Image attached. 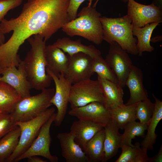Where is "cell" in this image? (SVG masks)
Returning a JSON list of instances; mask_svg holds the SVG:
<instances>
[{
    "label": "cell",
    "mask_w": 162,
    "mask_h": 162,
    "mask_svg": "<svg viewBox=\"0 0 162 162\" xmlns=\"http://www.w3.org/2000/svg\"><path fill=\"white\" fill-rule=\"evenodd\" d=\"M70 0H27L19 16L3 19L0 28L4 34L12 31L8 40L0 46V65L17 67L21 61L18 52L30 37L39 34L46 41L70 21Z\"/></svg>",
    "instance_id": "obj_1"
},
{
    "label": "cell",
    "mask_w": 162,
    "mask_h": 162,
    "mask_svg": "<svg viewBox=\"0 0 162 162\" xmlns=\"http://www.w3.org/2000/svg\"><path fill=\"white\" fill-rule=\"evenodd\" d=\"M27 40L31 48L23 60L27 79L32 88L42 90L50 87L52 80L46 71V41L39 34Z\"/></svg>",
    "instance_id": "obj_2"
},
{
    "label": "cell",
    "mask_w": 162,
    "mask_h": 162,
    "mask_svg": "<svg viewBox=\"0 0 162 162\" xmlns=\"http://www.w3.org/2000/svg\"><path fill=\"white\" fill-rule=\"evenodd\" d=\"M101 16L95 8L87 6L82 8L76 18L66 23L62 30L69 36H80L99 45L103 40Z\"/></svg>",
    "instance_id": "obj_3"
},
{
    "label": "cell",
    "mask_w": 162,
    "mask_h": 162,
    "mask_svg": "<svg viewBox=\"0 0 162 162\" xmlns=\"http://www.w3.org/2000/svg\"><path fill=\"white\" fill-rule=\"evenodd\" d=\"M100 20L103 28V40L110 44L116 42L128 53L138 55L137 40L133 35V26L127 14L114 18L101 16Z\"/></svg>",
    "instance_id": "obj_4"
},
{
    "label": "cell",
    "mask_w": 162,
    "mask_h": 162,
    "mask_svg": "<svg viewBox=\"0 0 162 162\" xmlns=\"http://www.w3.org/2000/svg\"><path fill=\"white\" fill-rule=\"evenodd\" d=\"M55 92L54 88H45L36 95L22 98L16 104L10 113L16 122L32 119L52 104L51 100Z\"/></svg>",
    "instance_id": "obj_5"
},
{
    "label": "cell",
    "mask_w": 162,
    "mask_h": 162,
    "mask_svg": "<svg viewBox=\"0 0 162 162\" xmlns=\"http://www.w3.org/2000/svg\"><path fill=\"white\" fill-rule=\"evenodd\" d=\"M54 108H48L35 118L23 122H16L20 129L18 145L6 162H13L30 146L37 136L42 125L55 113Z\"/></svg>",
    "instance_id": "obj_6"
},
{
    "label": "cell",
    "mask_w": 162,
    "mask_h": 162,
    "mask_svg": "<svg viewBox=\"0 0 162 162\" xmlns=\"http://www.w3.org/2000/svg\"><path fill=\"white\" fill-rule=\"evenodd\" d=\"M95 101L105 104L103 94L98 80L89 79L72 85L69 100L71 108Z\"/></svg>",
    "instance_id": "obj_7"
},
{
    "label": "cell",
    "mask_w": 162,
    "mask_h": 162,
    "mask_svg": "<svg viewBox=\"0 0 162 162\" xmlns=\"http://www.w3.org/2000/svg\"><path fill=\"white\" fill-rule=\"evenodd\" d=\"M56 115V113L55 112L42 125L37 136L30 146L14 162H18L34 156L43 157L51 162L58 161V157L52 155L50 151L51 141L50 128L54 121Z\"/></svg>",
    "instance_id": "obj_8"
},
{
    "label": "cell",
    "mask_w": 162,
    "mask_h": 162,
    "mask_svg": "<svg viewBox=\"0 0 162 162\" xmlns=\"http://www.w3.org/2000/svg\"><path fill=\"white\" fill-rule=\"evenodd\" d=\"M46 71L51 77L55 85V93L51 102L57 109L54 122L55 125L58 126L62 123L67 112L72 84L63 73L60 74L58 77L46 68Z\"/></svg>",
    "instance_id": "obj_9"
},
{
    "label": "cell",
    "mask_w": 162,
    "mask_h": 162,
    "mask_svg": "<svg viewBox=\"0 0 162 162\" xmlns=\"http://www.w3.org/2000/svg\"><path fill=\"white\" fill-rule=\"evenodd\" d=\"M105 60L116 74L119 85L122 88L124 87L133 65L128 53L114 42L110 44Z\"/></svg>",
    "instance_id": "obj_10"
},
{
    "label": "cell",
    "mask_w": 162,
    "mask_h": 162,
    "mask_svg": "<svg viewBox=\"0 0 162 162\" xmlns=\"http://www.w3.org/2000/svg\"><path fill=\"white\" fill-rule=\"evenodd\" d=\"M128 2L127 14L133 26L142 27L148 24L162 22V9L153 3L146 5L134 0H129Z\"/></svg>",
    "instance_id": "obj_11"
},
{
    "label": "cell",
    "mask_w": 162,
    "mask_h": 162,
    "mask_svg": "<svg viewBox=\"0 0 162 162\" xmlns=\"http://www.w3.org/2000/svg\"><path fill=\"white\" fill-rule=\"evenodd\" d=\"M68 114L79 120L91 122L104 127L112 119L109 107L103 103L97 101L71 108Z\"/></svg>",
    "instance_id": "obj_12"
},
{
    "label": "cell",
    "mask_w": 162,
    "mask_h": 162,
    "mask_svg": "<svg viewBox=\"0 0 162 162\" xmlns=\"http://www.w3.org/2000/svg\"><path fill=\"white\" fill-rule=\"evenodd\" d=\"M18 67L12 66L0 68V81L12 86L22 98H24L31 96L32 88L27 79L23 61H21Z\"/></svg>",
    "instance_id": "obj_13"
},
{
    "label": "cell",
    "mask_w": 162,
    "mask_h": 162,
    "mask_svg": "<svg viewBox=\"0 0 162 162\" xmlns=\"http://www.w3.org/2000/svg\"><path fill=\"white\" fill-rule=\"evenodd\" d=\"M65 77L72 84L90 79L94 73L92 70L93 58L88 55L79 52L70 56Z\"/></svg>",
    "instance_id": "obj_14"
},
{
    "label": "cell",
    "mask_w": 162,
    "mask_h": 162,
    "mask_svg": "<svg viewBox=\"0 0 162 162\" xmlns=\"http://www.w3.org/2000/svg\"><path fill=\"white\" fill-rule=\"evenodd\" d=\"M57 136L60 142L62 155L67 162H89L85 152L75 142L71 132L60 133Z\"/></svg>",
    "instance_id": "obj_15"
},
{
    "label": "cell",
    "mask_w": 162,
    "mask_h": 162,
    "mask_svg": "<svg viewBox=\"0 0 162 162\" xmlns=\"http://www.w3.org/2000/svg\"><path fill=\"white\" fill-rule=\"evenodd\" d=\"M125 86L128 87L130 92V97L126 105L136 103L148 97L147 90L143 84L142 71L136 66L133 65Z\"/></svg>",
    "instance_id": "obj_16"
},
{
    "label": "cell",
    "mask_w": 162,
    "mask_h": 162,
    "mask_svg": "<svg viewBox=\"0 0 162 162\" xmlns=\"http://www.w3.org/2000/svg\"><path fill=\"white\" fill-rule=\"evenodd\" d=\"M104 128L91 122L78 119L72 123L70 132L74 136L75 142L84 151L88 142Z\"/></svg>",
    "instance_id": "obj_17"
},
{
    "label": "cell",
    "mask_w": 162,
    "mask_h": 162,
    "mask_svg": "<svg viewBox=\"0 0 162 162\" xmlns=\"http://www.w3.org/2000/svg\"><path fill=\"white\" fill-rule=\"evenodd\" d=\"M45 54L46 68L58 77L61 73L65 76L68 66V56L61 49L52 44L46 46Z\"/></svg>",
    "instance_id": "obj_18"
},
{
    "label": "cell",
    "mask_w": 162,
    "mask_h": 162,
    "mask_svg": "<svg viewBox=\"0 0 162 162\" xmlns=\"http://www.w3.org/2000/svg\"><path fill=\"white\" fill-rule=\"evenodd\" d=\"M104 154L101 162H106L115 156L120 148L121 134L116 122L112 119L104 127Z\"/></svg>",
    "instance_id": "obj_19"
},
{
    "label": "cell",
    "mask_w": 162,
    "mask_h": 162,
    "mask_svg": "<svg viewBox=\"0 0 162 162\" xmlns=\"http://www.w3.org/2000/svg\"><path fill=\"white\" fill-rule=\"evenodd\" d=\"M61 49L64 52L71 56L79 52L87 54L92 58L101 55V52L92 45L86 46L83 44L80 39L73 40L69 38H58L52 44Z\"/></svg>",
    "instance_id": "obj_20"
},
{
    "label": "cell",
    "mask_w": 162,
    "mask_h": 162,
    "mask_svg": "<svg viewBox=\"0 0 162 162\" xmlns=\"http://www.w3.org/2000/svg\"><path fill=\"white\" fill-rule=\"evenodd\" d=\"M155 100L154 110L153 115L148 125L147 133L140 144L141 148L146 152L154 149L153 145L155 143L157 134L155 130L157 126L162 119V101L153 94Z\"/></svg>",
    "instance_id": "obj_21"
},
{
    "label": "cell",
    "mask_w": 162,
    "mask_h": 162,
    "mask_svg": "<svg viewBox=\"0 0 162 162\" xmlns=\"http://www.w3.org/2000/svg\"><path fill=\"white\" fill-rule=\"evenodd\" d=\"M98 81L103 94L105 105L107 107L124 106L123 88L119 84L98 76Z\"/></svg>",
    "instance_id": "obj_22"
},
{
    "label": "cell",
    "mask_w": 162,
    "mask_h": 162,
    "mask_svg": "<svg viewBox=\"0 0 162 162\" xmlns=\"http://www.w3.org/2000/svg\"><path fill=\"white\" fill-rule=\"evenodd\" d=\"M159 23L153 22L142 27L133 26V34L137 38L136 48L139 56H142L143 52H151L154 50V47L150 44L151 37L153 30Z\"/></svg>",
    "instance_id": "obj_23"
},
{
    "label": "cell",
    "mask_w": 162,
    "mask_h": 162,
    "mask_svg": "<svg viewBox=\"0 0 162 162\" xmlns=\"http://www.w3.org/2000/svg\"><path fill=\"white\" fill-rule=\"evenodd\" d=\"M22 97L12 86L0 81V112L10 114Z\"/></svg>",
    "instance_id": "obj_24"
},
{
    "label": "cell",
    "mask_w": 162,
    "mask_h": 162,
    "mask_svg": "<svg viewBox=\"0 0 162 162\" xmlns=\"http://www.w3.org/2000/svg\"><path fill=\"white\" fill-rule=\"evenodd\" d=\"M104 129L97 133L88 142L84 151L89 162L102 161L104 154Z\"/></svg>",
    "instance_id": "obj_25"
},
{
    "label": "cell",
    "mask_w": 162,
    "mask_h": 162,
    "mask_svg": "<svg viewBox=\"0 0 162 162\" xmlns=\"http://www.w3.org/2000/svg\"><path fill=\"white\" fill-rule=\"evenodd\" d=\"M137 103L122 106H113L109 107L112 119L116 123L119 129L123 130L129 122L137 119L136 115Z\"/></svg>",
    "instance_id": "obj_26"
},
{
    "label": "cell",
    "mask_w": 162,
    "mask_h": 162,
    "mask_svg": "<svg viewBox=\"0 0 162 162\" xmlns=\"http://www.w3.org/2000/svg\"><path fill=\"white\" fill-rule=\"evenodd\" d=\"M20 134L17 125L0 139V162H6L16 149Z\"/></svg>",
    "instance_id": "obj_27"
},
{
    "label": "cell",
    "mask_w": 162,
    "mask_h": 162,
    "mask_svg": "<svg viewBox=\"0 0 162 162\" xmlns=\"http://www.w3.org/2000/svg\"><path fill=\"white\" fill-rule=\"evenodd\" d=\"M120 148L121 154L115 162H148L147 152L141 148L139 142L133 147L123 145Z\"/></svg>",
    "instance_id": "obj_28"
},
{
    "label": "cell",
    "mask_w": 162,
    "mask_h": 162,
    "mask_svg": "<svg viewBox=\"0 0 162 162\" xmlns=\"http://www.w3.org/2000/svg\"><path fill=\"white\" fill-rule=\"evenodd\" d=\"M148 125L137 122L134 121L128 122L124 126V132L121 134V142L120 148L123 145L133 147L132 139L136 136L144 137L145 131L147 130Z\"/></svg>",
    "instance_id": "obj_29"
},
{
    "label": "cell",
    "mask_w": 162,
    "mask_h": 162,
    "mask_svg": "<svg viewBox=\"0 0 162 162\" xmlns=\"http://www.w3.org/2000/svg\"><path fill=\"white\" fill-rule=\"evenodd\" d=\"M92 70L98 76L119 85L116 74L101 55L93 58Z\"/></svg>",
    "instance_id": "obj_30"
},
{
    "label": "cell",
    "mask_w": 162,
    "mask_h": 162,
    "mask_svg": "<svg viewBox=\"0 0 162 162\" xmlns=\"http://www.w3.org/2000/svg\"><path fill=\"white\" fill-rule=\"evenodd\" d=\"M154 103L147 98L137 103L136 115L140 122L148 125L154 110Z\"/></svg>",
    "instance_id": "obj_31"
},
{
    "label": "cell",
    "mask_w": 162,
    "mask_h": 162,
    "mask_svg": "<svg viewBox=\"0 0 162 162\" xmlns=\"http://www.w3.org/2000/svg\"><path fill=\"white\" fill-rule=\"evenodd\" d=\"M16 126L10 114L0 112V139Z\"/></svg>",
    "instance_id": "obj_32"
},
{
    "label": "cell",
    "mask_w": 162,
    "mask_h": 162,
    "mask_svg": "<svg viewBox=\"0 0 162 162\" xmlns=\"http://www.w3.org/2000/svg\"><path fill=\"white\" fill-rule=\"evenodd\" d=\"M24 0H0V23L10 10L20 5Z\"/></svg>",
    "instance_id": "obj_33"
},
{
    "label": "cell",
    "mask_w": 162,
    "mask_h": 162,
    "mask_svg": "<svg viewBox=\"0 0 162 162\" xmlns=\"http://www.w3.org/2000/svg\"><path fill=\"white\" fill-rule=\"evenodd\" d=\"M88 1V6H92L93 0H70L68 14L70 21L77 17L78 10L80 5L85 1Z\"/></svg>",
    "instance_id": "obj_34"
},
{
    "label": "cell",
    "mask_w": 162,
    "mask_h": 162,
    "mask_svg": "<svg viewBox=\"0 0 162 162\" xmlns=\"http://www.w3.org/2000/svg\"><path fill=\"white\" fill-rule=\"evenodd\" d=\"M162 162V145L161 144L158 153L154 156L149 158L148 162Z\"/></svg>",
    "instance_id": "obj_35"
},
{
    "label": "cell",
    "mask_w": 162,
    "mask_h": 162,
    "mask_svg": "<svg viewBox=\"0 0 162 162\" xmlns=\"http://www.w3.org/2000/svg\"><path fill=\"white\" fill-rule=\"evenodd\" d=\"M27 159L28 162H46V160H44L37 156H34L29 157Z\"/></svg>",
    "instance_id": "obj_36"
},
{
    "label": "cell",
    "mask_w": 162,
    "mask_h": 162,
    "mask_svg": "<svg viewBox=\"0 0 162 162\" xmlns=\"http://www.w3.org/2000/svg\"><path fill=\"white\" fill-rule=\"evenodd\" d=\"M4 34H4L0 28V46L5 42Z\"/></svg>",
    "instance_id": "obj_37"
},
{
    "label": "cell",
    "mask_w": 162,
    "mask_h": 162,
    "mask_svg": "<svg viewBox=\"0 0 162 162\" xmlns=\"http://www.w3.org/2000/svg\"><path fill=\"white\" fill-rule=\"evenodd\" d=\"M162 40L161 36H158L154 37L151 39V41L153 43H155L157 42H160Z\"/></svg>",
    "instance_id": "obj_38"
},
{
    "label": "cell",
    "mask_w": 162,
    "mask_h": 162,
    "mask_svg": "<svg viewBox=\"0 0 162 162\" xmlns=\"http://www.w3.org/2000/svg\"><path fill=\"white\" fill-rule=\"evenodd\" d=\"M99 0H96L94 4L93 5V7L94 8H95L96 7V6L98 2V1ZM124 2H127L129 0H122Z\"/></svg>",
    "instance_id": "obj_39"
}]
</instances>
